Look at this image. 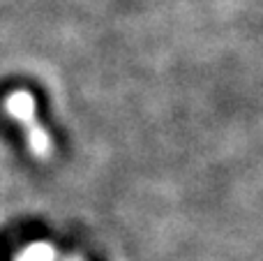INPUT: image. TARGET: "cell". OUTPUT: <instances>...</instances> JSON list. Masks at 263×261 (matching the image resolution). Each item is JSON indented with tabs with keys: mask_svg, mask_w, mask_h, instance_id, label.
Segmentation results:
<instances>
[{
	"mask_svg": "<svg viewBox=\"0 0 263 261\" xmlns=\"http://www.w3.org/2000/svg\"><path fill=\"white\" fill-rule=\"evenodd\" d=\"M3 109L18 123V127L26 129V143L37 160H49L53 153V141L49 132L37 123L35 116V97L28 90H12L3 102Z\"/></svg>",
	"mask_w": 263,
	"mask_h": 261,
	"instance_id": "obj_1",
	"label": "cell"
}]
</instances>
